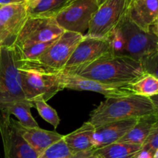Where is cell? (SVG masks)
I'll return each mask as SVG.
<instances>
[{"label":"cell","instance_id":"9c48e42d","mask_svg":"<svg viewBox=\"0 0 158 158\" xmlns=\"http://www.w3.org/2000/svg\"><path fill=\"white\" fill-rule=\"evenodd\" d=\"M63 32L64 30L57 24L55 18L29 17L12 47L22 49L37 43L52 41Z\"/></svg>","mask_w":158,"mask_h":158},{"label":"cell","instance_id":"484cf974","mask_svg":"<svg viewBox=\"0 0 158 158\" xmlns=\"http://www.w3.org/2000/svg\"><path fill=\"white\" fill-rule=\"evenodd\" d=\"M141 63L146 73L153 75L158 79V52L143 59Z\"/></svg>","mask_w":158,"mask_h":158},{"label":"cell","instance_id":"f546056e","mask_svg":"<svg viewBox=\"0 0 158 158\" xmlns=\"http://www.w3.org/2000/svg\"><path fill=\"white\" fill-rule=\"evenodd\" d=\"M137 158H154V154L142 148L141 151L137 154Z\"/></svg>","mask_w":158,"mask_h":158},{"label":"cell","instance_id":"6da1fadb","mask_svg":"<svg viewBox=\"0 0 158 158\" xmlns=\"http://www.w3.org/2000/svg\"><path fill=\"white\" fill-rule=\"evenodd\" d=\"M65 72L105 84L126 86L134 83L146 73L142 63L126 55L106 56L89 64Z\"/></svg>","mask_w":158,"mask_h":158},{"label":"cell","instance_id":"8fae6325","mask_svg":"<svg viewBox=\"0 0 158 158\" xmlns=\"http://www.w3.org/2000/svg\"><path fill=\"white\" fill-rule=\"evenodd\" d=\"M0 134L4 158H38L39 155L23 139L9 114L0 110Z\"/></svg>","mask_w":158,"mask_h":158},{"label":"cell","instance_id":"d4e9b609","mask_svg":"<svg viewBox=\"0 0 158 158\" xmlns=\"http://www.w3.org/2000/svg\"><path fill=\"white\" fill-rule=\"evenodd\" d=\"M72 156L63 139L48 148L38 158H69Z\"/></svg>","mask_w":158,"mask_h":158},{"label":"cell","instance_id":"836d02e7","mask_svg":"<svg viewBox=\"0 0 158 158\" xmlns=\"http://www.w3.org/2000/svg\"><path fill=\"white\" fill-rule=\"evenodd\" d=\"M154 158H158V149L155 151V153H154Z\"/></svg>","mask_w":158,"mask_h":158},{"label":"cell","instance_id":"7402d4cb","mask_svg":"<svg viewBox=\"0 0 158 158\" xmlns=\"http://www.w3.org/2000/svg\"><path fill=\"white\" fill-rule=\"evenodd\" d=\"M131 94L151 97L158 94V79L149 73H145L134 83L125 86Z\"/></svg>","mask_w":158,"mask_h":158},{"label":"cell","instance_id":"3957f363","mask_svg":"<svg viewBox=\"0 0 158 158\" xmlns=\"http://www.w3.org/2000/svg\"><path fill=\"white\" fill-rule=\"evenodd\" d=\"M19 71L21 77L22 88L26 100H50L63 88L60 73L46 70L26 62H20Z\"/></svg>","mask_w":158,"mask_h":158},{"label":"cell","instance_id":"83f0119b","mask_svg":"<svg viewBox=\"0 0 158 158\" xmlns=\"http://www.w3.org/2000/svg\"><path fill=\"white\" fill-rule=\"evenodd\" d=\"M98 157L99 154L97 149H92L73 154L69 158H98Z\"/></svg>","mask_w":158,"mask_h":158},{"label":"cell","instance_id":"1f68e13d","mask_svg":"<svg viewBox=\"0 0 158 158\" xmlns=\"http://www.w3.org/2000/svg\"><path fill=\"white\" fill-rule=\"evenodd\" d=\"M151 30L152 31V32H154V34H155L156 36H157V38H158V17H157V19H156V21H155V23H154V24L153 25L152 27H151Z\"/></svg>","mask_w":158,"mask_h":158},{"label":"cell","instance_id":"cb8c5ba5","mask_svg":"<svg viewBox=\"0 0 158 158\" xmlns=\"http://www.w3.org/2000/svg\"><path fill=\"white\" fill-rule=\"evenodd\" d=\"M33 104L34 107L36 108L37 111L42 117V118L44 119L46 122L50 123L55 129H56L60 123V119L56 110L51 107L43 100H35L33 102Z\"/></svg>","mask_w":158,"mask_h":158},{"label":"cell","instance_id":"e0dca14e","mask_svg":"<svg viewBox=\"0 0 158 158\" xmlns=\"http://www.w3.org/2000/svg\"><path fill=\"white\" fill-rule=\"evenodd\" d=\"M95 127L89 122H85L80 128L67 135H63V140L71 154L94 149L93 144Z\"/></svg>","mask_w":158,"mask_h":158},{"label":"cell","instance_id":"7a4b0ae2","mask_svg":"<svg viewBox=\"0 0 158 158\" xmlns=\"http://www.w3.org/2000/svg\"><path fill=\"white\" fill-rule=\"evenodd\" d=\"M154 106L149 97L130 94L106 98L91 112L88 120L95 128L112 122L140 118L154 114Z\"/></svg>","mask_w":158,"mask_h":158},{"label":"cell","instance_id":"4fadbf2b","mask_svg":"<svg viewBox=\"0 0 158 158\" xmlns=\"http://www.w3.org/2000/svg\"><path fill=\"white\" fill-rule=\"evenodd\" d=\"M60 77L63 89H69L73 90L98 93L104 96L106 98L124 97L132 94L125 88V86L105 84L65 71L60 73Z\"/></svg>","mask_w":158,"mask_h":158},{"label":"cell","instance_id":"277c9868","mask_svg":"<svg viewBox=\"0 0 158 158\" xmlns=\"http://www.w3.org/2000/svg\"><path fill=\"white\" fill-rule=\"evenodd\" d=\"M132 0H101L84 35L109 39L128 16Z\"/></svg>","mask_w":158,"mask_h":158},{"label":"cell","instance_id":"e575fe53","mask_svg":"<svg viewBox=\"0 0 158 158\" xmlns=\"http://www.w3.org/2000/svg\"><path fill=\"white\" fill-rule=\"evenodd\" d=\"M98 158H103V157H101V156H100V154H99V157H98Z\"/></svg>","mask_w":158,"mask_h":158},{"label":"cell","instance_id":"7c38bea8","mask_svg":"<svg viewBox=\"0 0 158 158\" xmlns=\"http://www.w3.org/2000/svg\"><path fill=\"white\" fill-rule=\"evenodd\" d=\"M113 54L115 52L110 39L84 35L73 52L64 70L76 69Z\"/></svg>","mask_w":158,"mask_h":158},{"label":"cell","instance_id":"ffe728a7","mask_svg":"<svg viewBox=\"0 0 158 158\" xmlns=\"http://www.w3.org/2000/svg\"><path fill=\"white\" fill-rule=\"evenodd\" d=\"M34 107L33 103L24 100L7 103L0 106V110L9 115L17 117L18 121L26 127H38L39 125L31 114V109Z\"/></svg>","mask_w":158,"mask_h":158},{"label":"cell","instance_id":"4dcf8cb0","mask_svg":"<svg viewBox=\"0 0 158 158\" xmlns=\"http://www.w3.org/2000/svg\"><path fill=\"white\" fill-rule=\"evenodd\" d=\"M23 1L24 0H0V6H5V5L10 4V3L19 2Z\"/></svg>","mask_w":158,"mask_h":158},{"label":"cell","instance_id":"9a60e30c","mask_svg":"<svg viewBox=\"0 0 158 158\" xmlns=\"http://www.w3.org/2000/svg\"><path fill=\"white\" fill-rule=\"evenodd\" d=\"M14 124L25 140L36 152L39 157L52 144L63 139V135L56 131H49L40 127H26L13 119Z\"/></svg>","mask_w":158,"mask_h":158},{"label":"cell","instance_id":"30bf717a","mask_svg":"<svg viewBox=\"0 0 158 158\" xmlns=\"http://www.w3.org/2000/svg\"><path fill=\"white\" fill-rule=\"evenodd\" d=\"M29 18L24 1L0 6V46L12 47Z\"/></svg>","mask_w":158,"mask_h":158},{"label":"cell","instance_id":"d590c367","mask_svg":"<svg viewBox=\"0 0 158 158\" xmlns=\"http://www.w3.org/2000/svg\"><path fill=\"white\" fill-rule=\"evenodd\" d=\"M1 48H2V46H0V53H1Z\"/></svg>","mask_w":158,"mask_h":158},{"label":"cell","instance_id":"8992f818","mask_svg":"<svg viewBox=\"0 0 158 158\" xmlns=\"http://www.w3.org/2000/svg\"><path fill=\"white\" fill-rule=\"evenodd\" d=\"M83 36L77 32L64 31L38 58L32 61H26V63L52 72H62Z\"/></svg>","mask_w":158,"mask_h":158},{"label":"cell","instance_id":"603a6c76","mask_svg":"<svg viewBox=\"0 0 158 158\" xmlns=\"http://www.w3.org/2000/svg\"><path fill=\"white\" fill-rule=\"evenodd\" d=\"M56 40L43 43H37V44L32 45V46L22 48V49H13L15 50L20 62L32 61V60L38 58L41 54H43Z\"/></svg>","mask_w":158,"mask_h":158},{"label":"cell","instance_id":"ac0fdd59","mask_svg":"<svg viewBox=\"0 0 158 158\" xmlns=\"http://www.w3.org/2000/svg\"><path fill=\"white\" fill-rule=\"evenodd\" d=\"M157 121V118L154 114L140 117L136 124L118 142L143 146Z\"/></svg>","mask_w":158,"mask_h":158},{"label":"cell","instance_id":"44dd1931","mask_svg":"<svg viewBox=\"0 0 158 158\" xmlns=\"http://www.w3.org/2000/svg\"><path fill=\"white\" fill-rule=\"evenodd\" d=\"M141 149V145L117 142L97 151L103 158H137Z\"/></svg>","mask_w":158,"mask_h":158},{"label":"cell","instance_id":"ba28073f","mask_svg":"<svg viewBox=\"0 0 158 158\" xmlns=\"http://www.w3.org/2000/svg\"><path fill=\"white\" fill-rule=\"evenodd\" d=\"M101 0H73L65 7L55 20L64 31L84 35Z\"/></svg>","mask_w":158,"mask_h":158},{"label":"cell","instance_id":"5bb4252c","mask_svg":"<svg viewBox=\"0 0 158 158\" xmlns=\"http://www.w3.org/2000/svg\"><path fill=\"white\" fill-rule=\"evenodd\" d=\"M138 118L112 122L95 128L93 144L94 149H100L118 142L137 122Z\"/></svg>","mask_w":158,"mask_h":158},{"label":"cell","instance_id":"d6986e66","mask_svg":"<svg viewBox=\"0 0 158 158\" xmlns=\"http://www.w3.org/2000/svg\"><path fill=\"white\" fill-rule=\"evenodd\" d=\"M73 0H38L28 6L29 17L55 18L65 7Z\"/></svg>","mask_w":158,"mask_h":158},{"label":"cell","instance_id":"d6a6232c","mask_svg":"<svg viewBox=\"0 0 158 158\" xmlns=\"http://www.w3.org/2000/svg\"><path fill=\"white\" fill-rule=\"evenodd\" d=\"M37 1H38V0H24V2L26 3V5H27V6H30V5L36 2Z\"/></svg>","mask_w":158,"mask_h":158},{"label":"cell","instance_id":"f1b7e54d","mask_svg":"<svg viewBox=\"0 0 158 158\" xmlns=\"http://www.w3.org/2000/svg\"><path fill=\"white\" fill-rule=\"evenodd\" d=\"M149 98L150 100H151V103H152L153 106H154V114L158 119V94L152 96V97H149Z\"/></svg>","mask_w":158,"mask_h":158},{"label":"cell","instance_id":"2e32d148","mask_svg":"<svg viewBox=\"0 0 158 158\" xmlns=\"http://www.w3.org/2000/svg\"><path fill=\"white\" fill-rule=\"evenodd\" d=\"M129 18L145 32H150L158 17V0H132Z\"/></svg>","mask_w":158,"mask_h":158},{"label":"cell","instance_id":"4316f807","mask_svg":"<svg viewBox=\"0 0 158 158\" xmlns=\"http://www.w3.org/2000/svg\"><path fill=\"white\" fill-rule=\"evenodd\" d=\"M142 148L150 151L154 154L155 151L158 149V119L155 124L151 129V133L145 140Z\"/></svg>","mask_w":158,"mask_h":158},{"label":"cell","instance_id":"5b68a950","mask_svg":"<svg viewBox=\"0 0 158 158\" xmlns=\"http://www.w3.org/2000/svg\"><path fill=\"white\" fill-rule=\"evenodd\" d=\"M19 66V60L13 48L2 46L0 53V106L26 100L22 88Z\"/></svg>","mask_w":158,"mask_h":158},{"label":"cell","instance_id":"52a82bcc","mask_svg":"<svg viewBox=\"0 0 158 158\" xmlns=\"http://www.w3.org/2000/svg\"><path fill=\"white\" fill-rule=\"evenodd\" d=\"M124 40V55L141 63L146 57L158 52V38L152 32H145L129 16L118 28Z\"/></svg>","mask_w":158,"mask_h":158}]
</instances>
